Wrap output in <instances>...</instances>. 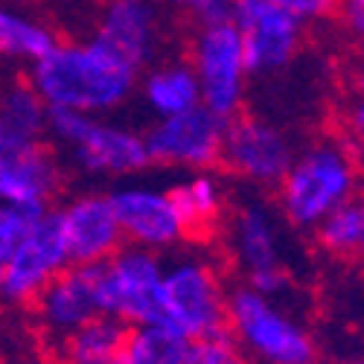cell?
Segmentation results:
<instances>
[{
  "label": "cell",
  "instance_id": "1",
  "mask_svg": "<svg viewBox=\"0 0 364 364\" xmlns=\"http://www.w3.org/2000/svg\"><path fill=\"white\" fill-rule=\"evenodd\" d=\"M140 70L111 47L87 38H68L26 68V82L47 108H70L90 117H108L126 108L137 94Z\"/></svg>",
  "mask_w": 364,
  "mask_h": 364
},
{
  "label": "cell",
  "instance_id": "2",
  "mask_svg": "<svg viewBox=\"0 0 364 364\" xmlns=\"http://www.w3.org/2000/svg\"><path fill=\"white\" fill-rule=\"evenodd\" d=\"M364 158L338 132L321 134L294 151L286 175L274 187L280 219L303 233H312L329 213L358 198Z\"/></svg>",
  "mask_w": 364,
  "mask_h": 364
},
{
  "label": "cell",
  "instance_id": "3",
  "mask_svg": "<svg viewBox=\"0 0 364 364\" xmlns=\"http://www.w3.org/2000/svg\"><path fill=\"white\" fill-rule=\"evenodd\" d=\"M228 277L219 257L207 245L187 242L164 257L161 286V323L175 329L187 341L213 336L225 329Z\"/></svg>",
  "mask_w": 364,
  "mask_h": 364
},
{
  "label": "cell",
  "instance_id": "4",
  "mask_svg": "<svg viewBox=\"0 0 364 364\" xmlns=\"http://www.w3.org/2000/svg\"><path fill=\"white\" fill-rule=\"evenodd\" d=\"M225 329L251 364L318 361V338L312 326L283 300L268 297L242 280L228 289Z\"/></svg>",
  "mask_w": 364,
  "mask_h": 364
},
{
  "label": "cell",
  "instance_id": "5",
  "mask_svg": "<svg viewBox=\"0 0 364 364\" xmlns=\"http://www.w3.org/2000/svg\"><path fill=\"white\" fill-rule=\"evenodd\" d=\"M222 236L230 262L242 274V283L277 300L291 291L294 280L291 268L286 265L283 219L268 198L257 193L230 198Z\"/></svg>",
  "mask_w": 364,
  "mask_h": 364
},
{
  "label": "cell",
  "instance_id": "6",
  "mask_svg": "<svg viewBox=\"0 0 364 364\" xmlns=\"http://www.w3.org/2000/svg\"><path fill=\"white\" fill-rule=\"evenodd\" d=\"M187 62L196 70L204 108L219 114L222 119L245 111L251 73L245 65L242 36L233 21L196 26L187 41Z\"/></svg>",
  "mask_w": 364,
  "mask_h": 364
},
{
  "label": "cell",
  "instance_id": "7",
  "mask_svg": "<svg viewBox=\"0 0 364 364\" xmlns=\"http://www.w3.org/2000/svg\"><path fill=\"white\" fill-rule=\"evenodd\" d=\"M297 143L274 119L242 111L228 119L219 166L251 190H274L294 161Z\"/></svg>",
  "mask_w": 364,
  "mask_h": 364
},
{
  "label": "cell",
  "instance_id": "8",
  "mask_svg": "<svg viewBox=\"0 0 364 364\" xmlns=\"http://www.w3.org/2000/svg\"><path fill=\"white\" fill-rule=\"evenodd\" d=\"M161 286L164 257L146 248L123 245L100 265L102 315L123 321L126 326L161 323Z\"/></svg>",
  "mask_w": 364,
  "mask_h": 364
},
{
  "label": "cell",
  "instance_id": "9",
  "mask_svg": "<svg viewBox=\"0 0 364 364\" xmlns=\"http://www.w3.org/2000/svg\"><path fill=\"white\" fill-rule=\"evenodd\" d=\"M108 196L126 245L166 257L190 242V230L169 196V187L129 178L117 181V187L108 190Z\"/></svg>",
  "mask_w": 364,
  "mask_h": 364
},
{
  "label": "cell",
  "instance_id": "10",
  "mask_svg": "<svg viewBox=\"0 0 364 364\" xmlns=\"http://www.w3.org/2000/svg\"><path fill=\"white\" fill-rule=\"evenodd\" d=\"M230 21L242 36L248 73L257 79L289 70L306 44L309 26L277 0H236Z\"/></svg>",
  "mask_w": 364,
  "mask_h": 364
},
{
  "label": "cell",
  "instance_id": "11",
  "mask_svg": "<svg viewBox=\"0 0 364 364\" xmlns=\"http://www.w3.org/2000/svg\"><path fill=\"white\" fill-rule=\"evenodd\" d=\"M228 119L213 114L204 105H196L184 114L155 119L146 132V149L151 166L196 172V169H216L222 158Z\"/></svg>",
  "mask_w": 364,
  "mask_h": 364
},
{
  "label": "cell",
  "instance_id": "12",
  "mask_svg": "<svg viewBox=\"0 0 364 364\" xmlns=\"http://www.w3.org/2000/svg\"><path fill=\"white\" fill-rule=\"evenodd\" d=\"M65 166L87 181H129L151 166L140 129L94 117L85 134L62 151Z\"/></svg>",
  "mask_w": 364,
  "mask_h": 364
},
{
  "label": "cell",
  "instance_id": "13",
  "mask_svg": "<svg viewBox=\"0 0 364 364\" xmlns=\"http://www.w3.org/2000/svg\"><path fill=\"white\" fill-rule=\"evenodd\" d=\"M4 265V303L33 306V300L70 265L65 236L53 210L18 239V245L9 251Z\"/></svg>",
  "mask_w": 364,
  "mask_h": 364
},
{
  "label": "cell",
  "instance_id": "14",
  "mask_svg": "<svg viewBox=\"0 0 364 364\" xmlns=\"http://www.w3.org/2000/svg\"><path fill=\"white\" fill-rule=\"evenodd\" d=\"M53 213L62 228L68 257L76 265H102L126 245L111 196L105 190H79L55 201Z\"/></svg>",
  "mask_w": 364,
  "mask_h": 364
},
{
  "label": "cell",
  "instance_id": "15",
  "mask_svg": "<svg viewBox=\"0 0 364 364\" xmlns=\"http://www.w3.org/2000/svg\"><path fill=\"white\" fill-rule=\"evenodd\" d=\"M33 315L41 336L55 347L73 329L102 315L100 294V265H76L70 262L36 300Z\"/></svg>",
  "mask_w": 364,
  "mask_h": 364
},
{
  "label": "cell",
  "instance_id": "16",
  "mask_svg": "<svg viewBox=\"0 0 364 364\" xmlns=\"http://www.w3.org/2000/svg\"><path fill=\"white\" fill-rule=\"evenodd\" d=\"M90 36L137 70H146L151 62H158L164 50V12L158 0H108L100 6Z\"/></svg>",
  "mask_w": 364,
  "mask_h": 364
},
{
  "label": "cell",
  "instance_id": "17",
  "mask_svg": "<svg viewBox=\"0 0 364 364\" xmlns=\"http://www.w3.org/2000/svg\"><path fill=\"white\" fill-rule=\"evenodd\" d=\"M169 196L190 230V242H198V245H204L207 239H213L222 230L233 198L225 175L216 169L184 172L169 184Z\"/></svg>",
  "mask_w": 364,
  "mask_h": 364
},
{
  "label": "cell",
  "instance_id": "18",
  "mask_svg": "<svg viewBox=\"0 0 364 364\" xmlns=\"http://www.w3.org/2000/svg\"><path fill=\"white\" fill-rule=\"evenodd\" d=\"M47 143V102L23 79L0 85V166L15 155Z\"/></svg>",
  "mask_w": 364,
  "mask_h": 364
},
{
  "label": "cell",
  "instance_id": "19",
  "mask_svg": "<svg viewBox=\"0 0 364 364\" xmlns=\"http://www.w3.org/2000/svg\"><path fill=\"white\" fill-rule=\"evenodd\" d=\"M134 97L155 119H164L201 105V87L187 58H158L140 70Z\"/></svg>",
  "mask_w": 364,
  "mask_h": 364
},
{
  "label": "cell",
  "instance_id": "20",
  "mask_svg": "<svg viewBox=\"0 0 364 364\" xmlns=\"http://www.w3.org/2000/svg\"><path fill=\"white\" fill-rule=\"evenodd\" d=\"M58 44V33L38 15L0 0V65H36Z\"/></svg>",
  "mask_w": 364,
  "mask_h": 364
},
{
  "label": "cell",
  "instance_id": "21",
  "mask_svg": "<svg viewBox=\"0 0 364 364\" xmlns=\"http://www.w3.org/2000/svg\"><path fill=\"white\" fill-rule=\"evenodd\" d=\"M126 336L129 326L123 321L97 315L55 344V364H114Z\"/></svg>",
  "mask_w": 364,
  "mask_h": 364
},
{
  "label": "cell",
  "instance_id": "22",
  "mask_svg": "<svg viewBox=\"0 0 364 364\" xmlns=\"http://www.w3.org/2000/svg\"><path fill=\"white\" fill-rule=\"evenodd\" d=\"M190 341L164 323L129 326L126 344L114 364H187Z\"/></svg>",
  "mask_w": 364,
  "mask_h": 364
},
{
  "label": "cell",
  "instance_id": "23",
  "mask_svg": "<svg viewBox=\"0 0 364 364\" xmlns=\"http://www.w3.org/2000/svg\"><path fill=\"white\" fill-rule=\"evenodd\" d=\"M315 248L338 262H355L364 259V213L361 204L350 201L344 207H338L336 213H329L315 230Z\"/></svg>",
  "mask_w": 364,
  "mask_h": 364
},
{
  "label": "cell",
  "instance_id": "24",
  "mask_svg": "<svg viewBox=\"0 0 364 364\" xmlns=\"http://www.w3.org/2000/svg\"><path fill=\"white\" fill-rule=\"evenodd\" d=\"M50 210L53 207L26 198L23 193H18L0 178V259H6L9 251L18 245V239L38 219H44Z\"/></svg>",
  "mask_w": 364,
  "mask_h": 364
},
{
  "label": "cell",
  "instance_id": "25",
  "mask_svg": "<svg viewBox=\"0 0 364 364\" xmlns=\"http://www.w3.org/2000/svg\"><path fill=\"white\" fill-rule=\"evenodd\" d=\"M187 364H251L248 355L239 350L228 329H219L213 336L193 338L187 350Z\"/></svg>",
  "mask_w": 364,
  "mask_h": 364
},
{
  "label": "cell",
  "instance_id": "26",
  "mask_svg": "<svg viewBox=\"0 0 364 364\" xmlns=\"http://www.w3.org/2000/svg\"><path fill=\"white\" fill-rule=\"evenodd\" d=\"M338 126H341V134L347 137V143L364 158V97H350L344 102Z\"/></svg>",
  "mask_w": 364,
  "mask_h": 364
},
{
  "label": "cell",
  "instance_id": "27",
  "mask_svg": "<svg viewBox=\"0 0 364 364\" xmlns=\"http://www.w3.org/2000/svg\"><path fill=\"white\" fill-rule=\"evenodd\" d=\"M277 4L309 26V23H321V21L336 18L341 0H277Z\"/></svg>",
  "mask_w": 364,
  "mask_h": 364
},
{
  "label": "cell",
  "instance_id": "28",
  "mask_svg": "<svg viewBox=\"0 0 364 364\" xmlns=\"http://www.w3.org/2000/svg\"><path fill=\"white\" fill-rule=\"evenodd\" d=\"M181 6L187 9L190 21H196V26H204V23L230 21V18H233L236 0H184Z\"/></svg>",
  "mask_w": 364,
  "mask_h": 364
},
{
  "label": "cell",
  "instance_id": "29",
  "mask_svg": "<svg viewBox=\"0 0 364 364\" xmlns=\"http://www.w3.org/2000/svg\"><path fill=\"white\" fill-rule=\"evenodd\" d=\"M336 18L347 41L364 50V0H341Z\"/></svg>",
  "mask_w": 364,
  "mask_h": 364
},
{
  "label": "cell",
  "instance_id": "30",
  "mask_svg": "<svg viewBox=\"0 0 364 364\" xmlns=\"http://www.w3.org/2000/svg\"><path fill=\"white\" fill-rule=\"evenodd\" d=\"M350 97H364V68L350 73Z\"/></svg>",
  "mask_w": 364,
  "mask_h": 364
},
{
  "label": "cell",
  "instance_id": "31",
  "mask_svg": "<svg viewBox=\"0 0 364 364\" xmlns=\"http://www.w3.org/2000/svg\"><path fill=\"white\" fill-rule=\"evenodd\" d=\"M4 280H6V265L0 259V300H4Z\"/></svg>",
  "mask_w": 364,
  "mask_h": 364
},
{
  "label": "cell",
  "instance_id": "32",
  "mask_svg": "<svg viewBox=\"0 0 364 364\" xmlns=\"http://www.w3.org/2000/svg\"><path fill=\"white\" fill-rule=\"evenodd\" d=\"M341 364H364V355H353V358H347V361H341Z\"/></svg>",
  "mask_w": 364,
  "mask_h": 364
},
{
  "label": "cell",
  "instance_id": "33",
  "mask_svg": "<svg viewBox=\"0 0 364 364\" xmlns=\"http://www.w3.org/2000/svg\"><path fill=\"white\" fill-rule=\"evenodd\" d=\"M85 4H90V6H105L108 0H85Z\"/></svg>",
  "mask_w": 364,
  "mask_h": 364
},
{
  "label": "cell",
  "instance_id": "34",
  "mask_svg": "<svg viewBox=\"0 0 364 364\" xmlns=\"http://www.w3.org/2000/svg\"><path fill=\"white\" fill-rule=\"evenodd\" d=\"M172 4H178V6H181V4H184V0H172Z\"/></svg>",
  "mask_w": 364,
  "mask_h": 364
},
{
  "label": "cell",
  "instance_id": "35",
  "mask_svg": "<svg viewBox=\"0 0 364 364\" xmlns=\"http://www.w3.org/2000/svg\"><path fill=\"white\" fill-rule=\"evenodd\" d=\"M312 364H326V361H321V358H318V361H312Z\"/></svg>",
  "mask_w": 364,
  "mask_h": 364
}]
</instances>
